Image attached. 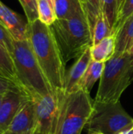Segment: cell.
Returning a JSON list of instances; mask_svg holds the SVG:
<instances>
[{
    "mask_svg": "<svg viewBox=\"0 0 133 134\" xmlns=\"http://www.w3.org/2000/svg\"><path fill=\"white\" fill-rule=\"evenodd\" d=\"M28 39L54 96L58 98L64 94L66 63L50 27L38 19L28 23Z\"/></svg>",
    "mask_w": 133,
    "mask_h": 134,
    "instance_id": "obj_1",
    "label": "cell"
},
{
    "mask_svg": "<svg viewBox=\"0 0 133 134\" xmlns=\"http://www.w3.org/2000/svg\"><path fill=\"white\" fill-rule=\"evenodd\" d=\"M12 57L16 83L32 100L53 94L28 38L14 40Z\"/></svg>",
    "mask_w": 133,
    "mask_h": 134,
    "instance_id": "obj_2",
    "label": "cell"
},
{
    "mask_svg": "<svg viewBox=\"0 0 133 134\" xmlns=\"http://www.w3.org/2000/svg\"><path fill=\"white\" fill-rule=\"evenodd\" d=\"M65 63L78 58L92 45V29L84 9L67 19H56L49 26Z\"/></svg>",
    "mask_w": 133,
    "mask_h": 134,
    "instance_id": "obj_3",
    "label": "cell"
},
{
    "mask_svg": "<svg viewBox=\"0 0 133 134\" xmlns=\"http://www.w3.org/2000/svg\"><path fill=\"white\" fill-rule=\"evenodd\" d=\"M133 81V54H114L105 62L95 103H118Z\"/></svg>",
    "mask_w": 133,
    "mask_h": 134,
    "instance_id": "obj_4",
    "label": "cell"
},
{
    "mask_svg": "<svg viewBox=\"0 0 133 134\" xmlns=\"http://www.w3.org/2000/svg\"><path fill=\"white\" fill-rule=\"evenodd\" d=\"M58 113L55 134H81L94 109L89 93L78 90L57 98Z\"/></svg>",
    "mask_w": 133,
    "mask_h": 134,
    "instance_id": "obj_5",
    "label": "cell"
},
{
    "mask_svg": "<svg viewBox=\"0 0 133 134\" xmlns=\"http://www.w3.org/2000/svg\"><path fill=\"white\" fill-rule=\"evenodd\" d=\"M88 132L118 134L133 126V119L124 110L120 101L100 104L94 102V109L87 123Z\"/></svg>",
    "mask_w": 133,
    "mask_h": 134,
    "instance_id": "obj_6",
    "label": "cell"
},
{
    "mask_svg": "<svg viewBox=\"0 0 133 134\" xmlns=\"http://www.w3.org/2000/svg\"><path fill=\"white\" fill-rule=\"evenodd\" d=\"M33 100L35 106V128L43 134H55L58 113L57 98L53 94H49Z\"/></svg>",
    "mask_w": 133,
    "mask_h": 134,
    "instance_id": "obj_7",
    "label": "cell"
},
{
    "mask_svg": "<svg viewBox=\"0 0 133 134\" xmlns=\"http://www.w3.org/2000/svg\"><path fill=\"white\" fill-rule=\"evenodd\" d=\"M30 98L19 86L3 95L0 107V134H3L7 130L19 109Z\"/></svg>",
    "mask_w": 133,
    "mask_h": 134,
    "instance_id": "obj_8",
    "label": "cell"
},
{
    "mask_svg": "<svg viewBox=\"0 0 133 134\" xmlns=\"http://www.w3.org/2000/svg\"><path fill=\"white\" fill-rule=\"evenodd\" d=\"M36 126L35 106L32 99H27L17 111L4 133L22 134L33 131Z\"/></svg>",
    "mask_w": 133,
    "mask_h": 134,
    "instance_id": "obj_9",
    "label": "cell"
},
{
    "mask_svg": "<svg viewBox=\"0 0 133 134\" xmlns=\"http://www.w3.org/2000/svg\"><path fill=\"white\" fill-rule=\"evenodd\" d=\"M0 20L15 40L28 38V22L0 1Z\"/></svg>",
    "mask_w": 133,
    "mask_h": 134,
    "instance_id": "obj_10",
    "label": "cell"
},
{
    "mask_svg": "<svg viewBox=\"0 0 133 134\" xmlns=\"http://www.w3.org/2000/svg\"><path fill=\"white\" fill-rule=\"evenodd\" d=\"M92 60L90 47L88 48L76 60L66 75L64 94H69L78 90V85Z\"/></svg>",
    "mask_w": 133,
    "mask_h": 134,
    "instance_id": "obj_11",
    "label": "cell"
},
{
    "mask_svg": "<svg viewBox=\"0 0 133 134\" xmlns=\"http://www.w3.org/2000/svg\"><path fill=\"white\" fill-rule=\"evenodd\" d=\"M114 36L116 40L114 54H122L129 52L133 43V13L125 20Z\"/></svg>",
    "mask_w": 133,
    "mask_h": 134,
    "instance_id": "obj_12",
    "label": "cell"
},
{
    "mask_svg": "<svg viewBox=\"0 0 133 134\" xmlns=\"http://www.w3.org/2000/svg\"><path fill=\"white\" fill-rule=\"evenodd\" d=\"M116 40L115 36H109L96 45L90 47L92 60L98 62H106L115 53Z\"/></svg>",
    "mask_w": 133,
    "mask_h": 134,
    "instance_id": "obj_13",
    "label": "cell"
},
{
    "mask_svg": "<svg viewBox=\"0 0 133 134\" xmlns=\"http://www.w3.org/2000/svg\"><path fill=\"white\" fill-rule=\"evenodd\" d=\"M104 67L105 62H98L92 60L85 75L79 82L78 90H83L90 93L94 84L97 80L100 79Z\"/></svg>",
    "mask_w": 133,
    "mask_h": 134,
    "instance_id": "obj_14",
    "label": "cell"
},
{
    "mask_svg": "<svg viewBox=\"0 0 133 134\" xmlns=\"http://www.w3.org/2000/svg\"><path fill=\"white\" fill-rule=\"evenodd\" d=\"M83 9L81 0H54V9L57 19L71 18Z\"/></svg>",
    "mask_w": 133,
    "mask_h": 134,
    "instance_id": "obj_15",
    "label": "cell"
},
{
    "mask_svg": "<svg viewBox=\"0 0 133 134\" xmlns=\"http://www.w3.org/2000/svg\"><path fill=\"white\" fill-rule=\"evenodd\" d=\"M114 35L107 18L101 12L92 30V45H96L104 38Z\"/></svg>",
    "mask_w": 133,
    "mask_h": 134,
    "instance_id": "obj_16",
    "label": "cell"
},
{
    "mask_svg": "<svg viewBox=\"0 0 133 134\" xmlns=\"http://www.w3.org/2000/svg\"><path fill=\"white\" fill-rule=\"evenodd\" d=\"M0 75L16 82L13 60L9 52L0 43Z\"/></svg>",
    "mask_w": 133,
    "mask_h": 134,
    "instance_id": "obj_17",
    "label": "cell"
},
{
    "mask_svg": "<svg viewBox=\"0 0 133 134\" xmlns=\"http://www.w3.org/2000/svg\"><path fill=\"white\" fill-rule=\"evenodd\" d=\"M38 20L48 26H51L57 19L54 6L45 0H38Z\"/></svg>",
    "mask_w": 133,
    "mask_h": 134,
    "instance_id": "obj_18",
    "label": "cell"
},
{
    "mask_svg": "<svg viewBox=\"0 0 133 134\" xmlns=\"http://www.w3.org/2000/svg\"><path fill=\"white\" fill-rule=\"evenodd\" d=\"M119 2L120 0H101L102 13L107 18L113 32L117 20Z\"/></svg>",
    "mask_w": 133,
    "mask_h": 134,
    "instance_id": "obj_19",
    "label": "cell"
},
{
    "mask_svg": "<svg viewBox=\"0 0 133 134\" xmlns=\"http://www.w3.org/2000/svg\"><path fill=\"white\" fill-rule=\"evenodd\" d=\"M83 8L89 22L92 34V30L96 21L102 12L101 0H86L85 4L83 5Z\"/></svg>",
    "mask_w": 133,
    "mask_h": 134,
    "instance_id": "obj_20",
    "label": "cell"
},
{
    "mask_svg": "<svg viewBox=\"0 0 133 134\" xmlns=\"http://www.w3.org/2000/svg\"><path fill=\"white\" fill-rule=\"evenodd\" d=\"M133 13V0H120L117 20L114 29V34L117 32L119 27L125 21V20Z\"/></svg>",
    "mask_w": 133,
    "mask_h": 134,
    "instance_id": "obj_21",
    "label": "cell"
},
{
    "mask_svg": "<svg viewBox=\"0 0 133 134\" xmlns=\"http://www.w3.org/2000/svg\"><path fill=\"white\" fill-rule=\"evenodd\" d=\"M25 16L27 21L30 24L38 19V0H19Z\"/></svg>",
    "mask_w": 133,
    "mask_h": 134,
    "instance_id": "obj_22",
    "label": "cell"
},
{
    "mask_svg": "<svg viewBox=\"0 0 133 134\" xmlns=\"http://www.w3.org/2000/svg\"><path fill=\"white\" fill-rule=\"evenodd\" d=\"M14 38L9 30L0 23V43L9 52L11 56L13 52Z\"/></svg>",
    "mask_w": 133,
    "mask_h": 134,
    "instance_id": "obj_23",
    "label": "cell"
},
{
    "mask_svg": "<svg viewBox=\"0 0 133 134\" xmlns=\"http://www.w3.org/2000/svg\"><path fill=\"white\" fill-rule=\"evenodd\" d=\"M19 86L16 82L0 75V94H5L9 90Z\"/></svg>",
    "mask_w": 133,
    "mask_h": 134,
    "instance_id": "obj_24",
    "label": "cell"
},
{
    "mask_svg": "<svg viewBox=\"0 0 133 134\" xmlns=\"http://www.w3.org/2000/svg\"><path fill=\"white\" fill-rule=\"evenodd\" d=\"M118 134H133V126L129 128V129H126V130L120 132Z\"/></svg>",
    "mask_w": 133,
    "mask_h": 134,
    "instance_id": "obj_25",
    "label": "cell"
},
{
    "mask_svg": "<svg viewBox=\"0 0 133 134\" xmlns=\"http://www.w3.org/2000/svg\"><path fill=\"white\" fill-rule=\"evenodd\" d=\"M3 134H9V133H3ZM22 134H43L42 133H41L40 131H38L36 128L33 130V131H31V132H29V133H22Z\"/></svg>",
    "mask_w": 133,
    "mask_h": 134,
    "instance_id": "obj_26",
    "label": "cell"
},
{
    "mask_svg": "<svg viewBox=\"0 0 133 134\" xmlns=\"http://www.w3.org/2000/svg\"><path fill=\"white\" fill-rule=\"evenodd\" d=\"M45 1H47V2H49L50 4H52L53 6H54V0H45Z\"/></svg>",
    "mask_w": 133,
    "mask_h": 134,
    "instance_id": "obj_27",
    "label": "cell"
},
{
    "mask_svg": "<svg viewBox=\"0 0 133 134\" xmlns=\"http://www.w3.org/2000/svg\"><path fill=\"white\" fill-rule=\"evenodd\" d=\"M4 95V94H3ZM3 95L2 94H0V107H1V104H2V98H3Z\"/></svg>",
    "mask_w": 133,
    "mask_h": 134,
    "instance_id": "obj_28",
    "label": "cell"
},
{
    "mask_svg": "<svg viewBox=\"0 0 133 134\" xmlns=\"http://www.w3.org/2000/svg\"><path fill=\"white\" fill-rule=\"evenodd\" d=\"M88 134H102L98 132H88Z\"/></svg>",
    "mask_w": 133,
    "mask_h": 134,
    "instance_id": "obj_29",
    "label": "cell"
},
{
    "mask_svg": "<svg viewBox=\"0 0 133 134\" xmlns=\"http://www.w3.org/2000/svg\"><path fill=\"white\" fill-rule=\"evenodd\" d=\"M129 52L133 54V43H132V46H131V48H130V49H129Z\"/></svg>",
    "mask_w": 133,
    "mask_h": 134,
    "instance_id": "obj_30",
    "label": "cell"
},
{
    "mask_svg": "<svg viewBox=\"0 0 133 134\" xmlns=\"http://www.w3.org/2000/svg\"><path fill=\"white\" fill-rule=\"evenodd\" d=\"M81 2H82V5L85 4V2H86V0H81Z\"/></svg>",
    "mask_w": 133,
    "mask_h": 134,
    "instance_id": "obj_31",
    "label": "cell"
},
{
    "mask_svg": "<svg viewBox=\"0 0 133 134\" xmlns=\"http://www.w3.org/2000/svg\"><path fill=\"white\" fill-rule=\"evenodd\" d=\"M0 23H1V24H2V21H1V20H0ZM3 25H4V24H3Z\"/></svg>",
    "mask_w": 133,
    "mask_h": 134,
    "instance_id": "obj_32",
    "label": "cell"
}]
</instances>
